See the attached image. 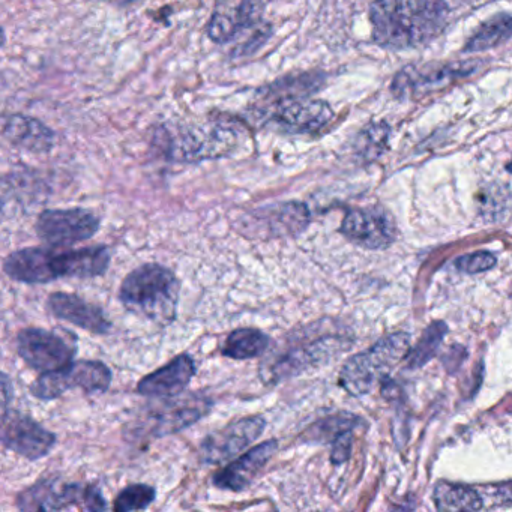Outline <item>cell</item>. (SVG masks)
Masks as SVG:
<instances>
[{"instance_id":"e0dca14e","label":"cell","mask_w":512,"mask_h":512,"mask_svg":"<svg viewBox=\"0 0 512 512\" xmlns=\"http://www.w3.org/2000/svg\"><path fill=\"white\" fill-rule=\"evenodd\" d=\"M278 449V440L271 439L251 448L212 476V484L220 490L241 493L247 490L266 464L274 457Z\"/></svg>"},{"instance_id":"1f68e13d","label":"cell","mask_w":512,"mask_h":512,"mask_svg":"<svg viewBox=\"0 0 512 512\" xmlns=\"http://www.w3.org/2000/svg\"><path fill=\"white\" fill-rule=\"evenodd\" d=\"M353 430L341 434L334 443H332L331 461L334 464H341L349 458L352 451Z\"/></svg>"},{"instance_id":"603a6c76","label":"cell","mask_w":512,"mask_h":512,"mask_svg":"<svg viewBox=\"0 0 512 512\" xmlns=\"http://www.w3.org/2000/svg\"><path fill=\"white\" fill-rule=\"evenodd\" d=\"M271 349V337L256 328H239L227 335L221 347L226 358L236 361L260 358Z\"/></svg>"},{"instance_id":"4dcf8cb0","label":"cell","mask_w":512,"mask_h":512,"mask_svg":"<svg viewBox=\"0 0 512 512\" xmlns=\"http://www.w3.org/2000/svg\"><path fill=\"white\" fill-rule=\"evenodd\" d=\"M494 265H496V257L488 251H476V253L467 254V256L460 257L455 262V266L466 274H479V272L494 268Z\"/></svg>"},{"instance_id":"9a60e30c","label":"cell","mask_w":512,"mask_h":512,"mask_svg":"<svg viewBox=\"0 0 512 512\" xmlns=\"http://www.w3.org/2000/svg\"><path fill=\"white\" fill-rule=\"evenodd\" d=\"M214 407V401L203 392L176 395L161 404L154 415L149 416L152 422L151 433L155 437H167L179 433L205 418Z\"/></svg>"},{"instance_id":"d590c367","label":"cell","mask_w":512,"mask_h":512,"mask_svg":"<svg viewBox=\"0 0 512 512\" xmlns=\"http://www.w3.org/2000/svg\"><path fill=\"white\" fill-rule=\"evenodd\" d=\"M508 170H509V172H512V161H511V163H509Z\"/></svg>"},{"instance_id":"d6986e66","label":"cell","mask_w":512,"mask_h":512,"mask_svg":"<svg viewBox=\"0 0 512 512\" xmlns=\"http://www.w3.org/2000/svg\"><path fill=\"white\" fill-rule=\"evenodd\" d=\"M47 310L56 319L85 329L91 334L104 335L112 329V322L98 305L80 298L76 293L55 292L47 299Z\"/></svg>"},{"instance_id":"e575fe53","label":"cell","mask_w":512,"mask_h":512,"mask_svg":"<svg viewBox=\"0 0 512 512\" xmlns=\"http://www.w3.org/2000/svg\"><path fill=\"white\" fill-rule=\"evenodd\" d=\"M500 497H502L505 502L512 503V484L506 485V487L500 488Z\"/></svg>"},{"instance_id":"83f0119b","label":"cell","mask_w":512,"mask_h":512,"mask_svg":"<svg viewBox=\"0 0 512 512\" xmlns=\"http://www.w3.org/2000/svg\"><path fill=\"white\" fill-rule=\"evenodd\" d=\"M448 332V326L443 322H434L425 329L421 340L416 344L412 352L407 353V367L421 368L436 355L437 349L442 344Z\"/></svg>"},{"instance_id":"7402d4cb","label":"cell","mask_w":512,"mask_h":512,"mask_svg":"<svg viewBox=\"0 0 512 512\" xmlns=\"http://www.w3.org/2000/svg\"><path fill=\"white\" fill-rule=\"evenodd\" d=\"M257 22V5L254 0H242L238 7L215 11L209 20L206 34L214 43L226 44L235 40L245 29Z\"/></svg>"},{"instance_id":"cb8c5ba5","label":"cell","mask_w":512,"mask_h":512,"mask_svg":"<svg viewBox=\"0 0 512 512\" xmlns=\"http://www.w3.org/2000/svg\"><path fill=\"white\" fill-rule=\"evenodd\" d=\"M512 37V16L499 14L493 19L485 22L475 34L472 35L464 52H482V50L493 49L499 44L505 43Z\"/></svg>"},{"instance_id":"8d00e7d4","label":"cell","mask_w":512,"mask_h":512,"mask_svg":"<svg viewBox=\"0 0 512 512\" xmlns=\"http://www.w3.org/2000/svg\"><path fill=\"white\" fill-rule=\"evenodd\" d=\"M220 2H226V0H220Z\"/></svg>"},{"instance_id":"ba28073f","label":"cell","mask_w":512,"mask_h":512,"mask_svg":"<svg viewBox=\"0 0 512 512\" xmlns=\"http://www.w3.org/2000/svg\"><path fill=\"white\" fill-rule=\"evenodd\" d=\"M310 221V209L305 203H272L239 218L236 232L251 241L296 238L308 229Z\"/></svg>"},{"instance_id":"2e32d148","label":"cell","mask_w":512,"mask_h":512,"mask_svg":"<svg viewBox=\"0 0 512 512\" xmlns=\"http://www.w3.org/2000/svg\"><path fill=\"white\" fill-rule=\"evenodd\" d=\"M341 232L353 244L368 250H383L389 247L397 236L391 215L379 208L347 212L341 224Z\"/></svg>"},{"instance_id":"8992f818","label":"cell","mask_w":512,"mask_h":512,"mask_svg":"<svg viewBox=\"0 0 512 512\" xmlns=\"http://www.w3.org/2000/svg\"><path fill=\"white\" fill-rule=\"evenodd\" d=\"M410 338L403 332L389 335L371 349L350 358L340 373V385L350 395L368 394L379 377L385 376L409 353Z\"/></svg>"},{"instance_id":"8fae6325","label":"cell","mask_w":512,"mask_h":512,"mask_svg":"<svg viewBox=\"0 0 512 512\" xmlns=\"http://www.w3.org/2000/svg\"><path fill=\"white\" fill-rule=\"evenodd\" d=\"M17 353L28 367L47 373L61 370L74 361L76 343L43 328H26L17 334Z\"/></svg>"},{"instance_id":"4316f807","label":"cell","mask_w":512,"mask_h":512,"mask_svg":"<svg viewBox=\"0 0 512 512\" xmlns=\"http://www.w3.org/2000/svg\"><path fill=\"white\" fill-rule=\"evenodd\" d=\"M356 422H358V418L350 413L328 416V418L320 419L316 424L311 425L302 437L308 442L331 443L332 445L341 434L352 431L356 427Z\"/></svg>"},{"instance_id":"44dd1931","label":"cell","mask_w":512,"mask_h":512,"mask_svg":"<svg viewBox=\"0 0 512 512\" xmlns=\"http://www.w3.org/2000/svg\"><path fill=\"white\" fill-rule=\"evenodd\" d=\"M2 134L11 145L34 154H46L55 146V133L46 124L31 116H5L2 121Z\"/></svg>"},{"instance_id":"f1b7e54d","label":"cell","mask_w":512,"mask_h":512,"mask_svg":"<svg viewBox=\"0 0 512 512\" xmlns=\"http://www.w3.org/2000/svg\"><path fill=\"white\" fill-rule=\"evenodd\" d=\"M157 499V490L148 484H131L125 487L113 502L116 512L143 511Z\"/></svg>"},{"instance_id":"836d02e7","label":"cell","mask_w":512,"mask_h":512,"mask_svg":"<svg viewBox=\"0 0 512 512\" xmlns=\"http://www.w3.org/2000/svg\"><path fill=\"white\" fill-rule=\"evenodd\" d=\"M104 2L116 5V7H128V5L137 4V2H142V0H104Z\"/></svg>"},{"instance_id":"6da1fadb","label":"cell","mask_w":512,"mask_h":512,"mask_svg":"<svg viewBox=\"0 0 512 512\" xmlns=\"http://www.w3.org/2000/svg\"><path fill=\"white\" fill-rule=\"evenodd\" d=\"M448 14L445 0H374L370 10L374 41L394 50L424 46L442 34Z\"/></svg>"},{"instance_id":"7c38bea8","label":"cell","mask_w":512,"mask_h":512,"mask_svg":"<svg viewBox=\"0 0 512 512\" xmlns=\"http://www.w3.org/2000/svg\"><path fill=\"white\" fill-rule=\"evenodd\" d=\"M100 227V217L88 209H47L38 217L35 230L41 241L58 248L88 241Z\"/></svg>"},{"instance_id":"9c48e42d","label":"cell","mask_w":512,"mask_h":512,"mask_svg":"<svg viewBox=\"0 0 512 512\" xmlns=\"http://www.w3.org/2000/svg\"><path fill=\"white\" fill-rule=\"evenodd\" d=\"M112 385V370L104 362L82 359L61 370L47 371L35 380L31 394L41 401H52L80 388L89 395L106 394Z\"/></svg>"},{"instance_id":"277c9868","label":"cell","mask_w":512,"mask_h":512,"mask_svg":"<svg viewBox=\"0 0 512 512\" xmlns=\"http://www.w3.org/2000/svg\"><path fill=\"white\" fill-rule=\"evenodd\" d=\"M181 281L160 263H143L133 269L119 287V301L136 316L167 326L178 314Z\"/></svg>"},{"instance_id":"52a82bcc","label":"cell","mask_w":512,"mask_h":512,"mask_svg":"<svg viewBox=\"0 0 512 512\" xmlns=\"http://www.w3.org/2000/svg\"><path fill=\"white\" fill-rule=\"evenodd\" d=\"M20 511H106L107 503L100 488L59 478H43L17 496Z\"/></svg>"},{"instance_id":"4fadbf2b","label":"cell","mask_w":512,"mask_h":512,"mask_svg":"<svg viewBox=\"0 0 512 512\" xmlns=\"http://www.w3.org/2000/svg\"><path fill=\"white\" fill-rule=\"evenodd\" d=\"M0 440L4 448L22 455L29 461L47 457L58 443L55 433L44 428L32 416L10 407L2 410Z\"/></svg>"},{"instance_id":"3957f363","label":"cell","mask_w":512,"mask_h":512,"mask_svg":"<svg viewBox=\"0 0 512 512\" xmlns=\"http://www.w3.org/2000/svg\"><path fill=\"white\" fill-rule=\"evenodd\" d=\"M241 139V127L223 119L169 125L155 136L167 160L185 164L229 157L238 149Z\"/></svg>"},{"instance_id":"f546056e","label":"cell","mask_w":512,"mask_h":512,"mask_svg":"<svg viewBox=\"0 0 512 512\" xmlns=\"http://www.w3.org/2000/svg\"><path fill=\"white\" fill-rule=\"evenodd\" d=\"M388 136L389 128L385 124H371L359 134L358 143H356L359 154L367 158L377 157L385 148Z\"/></svg>"},{"instance_id":"5b68a950","label":"cell","mask_w":512,"mask_h":512,"mask_svg":"<svg viewBox=\"0 0 512 512\" xmlns=\"http://www.w3.org/2000/svg\"><path fill=\"white\" fill-rule=\"evenodd\" d=\"M344 338L337 335L313 337L310 332L287 335L263 359L259 368L263 385L275 386L284 380L299 376L310 368H317L344 350Z\"/></svg>"},{"instance_id":"d4e9b609","label":"cell","mask_w":512,"mask_h":512,"mask_svg":"<svg viewBox=\"0 0 512 512\" xmlns=\"http://www.w3.org/2000/svg\"><path fill=\"white\" fill-rule=\"evenodd\" d=\"M433 499L439 511H478L482 508V499L475 490L457 485H437Z\"/></svg>"},{"instance_id":"ac0fdd59","label":"cell","mask_w":512,"mask_h":512,"mask_svg":"<svg viewBox=\"0 0 512 512\" xmlns=\"http://www.w3.org/2000/svg\"><path fill=\"white\" fill-rule=\"evenodd\" d=\"M475 70L473 64L425 65L407 67L398 73L392 83V91L397 97L425 94L433 89L449 85L461 77L469 76Z\"/></svg>"},{"instance_id":"484cf974","label":"cell","mask_w":512,"mask_h":512,"mask_svg":"<svg viewBox=\"0 0 512 512\" xmlns=\"http://www.w3.org/2000/svg\"><path fill=\"white\" fill-rule=\"evenodd\" d=\"M320 80L317 76L304 74L299 77H286V79L275 82L269 88L263 89V100L268 103L275 101L295 100V98H307L319 89Z\"/></svg>"},{"instance_id":"ffe728a7","label":"cell","mask_w":512,"mask_h":512,"mask_svg":"<svg viewBox=\"0 0 512 512\" xmlns=\"http://www.w3.org/2000/svg\"><path fill=\"white\" fill-rule=\"evenodd\" d=\"M197 365L188 353L173 358L137 383V392L145 397L172 398L181 395L196 376Z\"/></svg>"},{"instance_id":"7a4b0ae2","label":"cell","mask_w":512,"mask_h":512,"mask_svg":"<svg viewBox=\"0 0 512 512\" xmlns=\"http://www.w3.org/2000/svg\"><path fill=\"white\" fill-rule=\"evenodd\" d=\"M112 256L106 245L59 251L29 247L13 251L4 260L8 278L23 284H49L59 278H97L106 274Z\"/></svg>"},{"instance_id":"30bf717a","label":"cell","mask_w":512,"mask_h":512,"mask_svg":"<svg viewBox=\"0 0 512 512\" xmlns=\"http://www.w3.org/2000/svg\"><path fill=\"white\" fill-rule=\"evenodd\" d=\"M265 124L287 134H316L334 118L331 106L325 101L310 98L275 101L260 110Z\"/></svg>"},{"instance_id":"5bb4252c","label":"cell","mask_w":512,"mask_h":512,"mask_svg":"<svg viewBox=\"0 0 512 512\" xmlns=\"http://www.w3.org/2000/svg\"><path fill=\"white\" fill-rule=\"evenodd\" d=\"M266 428L263 416H244L230 422L220 430L212 431L200 445V460L214 466L238 457L248 446L253 445Z\"/></svg>"},{"instance_id":"d6a6232c","label":"cell","mask_w":512,"mask_h":512,"mask_svg":"<svg viewBox=\"0 0 512 512\" xmlns=\"http://www.w3.org/2000/svg\"><path fill=\"white\" fill-rule=\"evenodd\" d=\"M13 383H11L10 377L7 374H2V410L8 409L13 400Z\"/></svg>"}]
</instances>
